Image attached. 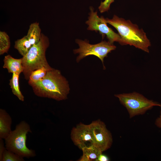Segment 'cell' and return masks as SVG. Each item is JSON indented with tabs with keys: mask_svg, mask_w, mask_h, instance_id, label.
<instances>
[{
	"mask_svg": "<svg viewBox=\"0 0 161 161\" xmlns=\"http://www.w3.org/2000/svg\"><path fill=\"white\" fill-rule=\"evenodd\" d=\"M30 85L36 96L57 101L66 99L70 91L68 81L60 71L53 68L42 79Z\"/></svg>",
	"mask_w": 161,
	"mask_h": 161,
	"instance_id": "obj_1",
	"label": "cell"
},
{
	"mask_svg": "<svg viewBox=\"0 0 161 161\" xmlns=\"http://www.w3.org/2000/svg\"><path fill=\"white\" fill-rule=\"evenodd\" d=\"M107 23L114 27L118 31L121 39V45H129L149 52L148 48L151 45L146 33L138 26L129 20L119 18L114 15L113 18H105Z\"/></svg>",
	"mask_w": 161,
	"mask_h": 161,
	"instance_id": "obj_2",
	"label": "cell"
},
{
	"mask_svg": "<svg viewBox=\"0 0 161 161\" xmlns=\"http://www.w3.org/2000/svg\"><path fill=\"white\" fill-rule=\"evenodd\" d=\"M48 38L42 33L41 40L32 45L27 53L23 56V73L24 78L28 80L31 72L36 69L45 67L52 68L48 64L46 57V52L49 46Z\"/></svg>",
	"mask_w": 161,
	"mask_h": 161,
	"instance_id": "obj_3",
	"label": "cell"
},
{
	"mask_svg": "<svg viewBox=\"0 0 161 161\" xmlns=\"http://www.w3.org/2000/svg\"><path fill=\"white\" fill-rule=\"evenodd\" d=\"M29 132H31L30 125L24 121H21L4 139L6 149L23 158L35 156V151L26 146L27 135Z\"/></svg>",
	"mask_w": 161,
	"mask_h": 161,
	"instance_id": "obj_4",
	"label": "cell"
},
{
	"mask_svg": "<svg viewBox=\"0 0 161 161\" xmlns=\"http://www.w3.org/2000/svg\"><path fill=\"white\" fill-rule=\"evenodd\" d=\"M114 96L126 108L130 118L143 115L154 106L161 107L160 103L149 100L137 92L117 94Z\"/></svg>",
	"mask_w": 161,
	"mask_h": 161,
	"instance_id": "obj_5",
	"label": "cell"
},
{
	"mask_svg": "<svg viewBox=\"0 0 161 161\" xmlns=\"http://www.w3.org/2000/svg\"><path fill=\"white\" fill-rule=\"evenodd\" d=\"M75 42L79 46L78 49L73 50L74 54H79L76 58L77 62L87 56L94 55L101 61L104 69H105L103 64L104 58L107 56L109 53L115 50L116 48L113 44L106 41H102L95 44H89L87 40L83 41L79 39H76Z\"/></svg>",
	"mask_w": 161,
	"mask_h": 161,
	"instance_id": "obj_6",
	"label": "cell"
},
{
	"mask_svg": "<svg viewBox=\"0 0 161 161\" xmlns=\"http://www.w3.org/2000/svg\"><path fill=\"white\" fill-rule=\"evenodd\" d=\"M90 10L88 20L86 22L88 25L87 30L95 31L97 32H99L103 38L106 35L108 41L111 44H113L114 42H117L120 44L121 39L120 35L107 26L105 18L103 16L99 17L97 11L94 12L92 7H90Z\"/></svg>",
	"mask_w": 161,
	"mask_h": 161,
	"instance_id": "obj_7",
	"label": "cell"
},
{
	"mask_svg": "<svg viewBox=\"0 0 161 161\" xmlns=\"http://www.w3.org/2000/svg\"><path fill=\"white\" fill-rule=\"evenodd\" d=\"M90 125L93 145L103 152L109 149L112 143V137L105 123L100 120H97L92 121Z\"/></svg>",
	"mask_w": 161,
	"mask_h": 161,
	"instance_id": "obj_8",
	"label": "cell"
},
{
	"mask_svg": "<svg viewBox=\"0 0 161 161\" xmlns=\"http://www.w3.org/2000/svg\"><path fill=\"white\" fill-rule=\"evenodd\" d=\"M70 136L74 144L81 150L85 147L93 145L90 124L80 123L78 124L72 129Z\"/></svg>",
	"mask_w": 161,
	"mask_h": 161,
	"instance_id": "obj_9",
	"label": "cell"
},
{
	"mask_svg": "<svg viewBox=\"0 0 161 161\" xmlns=\"http://www.w3.org/2000/svg\"><path fill=\"white\" fill-rule=\"evenodd\" d=\"M3 67L7 69L9 73L20 74L23 72L24 69L22 58L16 59L10 55L5 56L4 59Z\"/></svg>",
	"mask_w": 161,
	"mask_h": 161,
	"instance_id": "obj_10",
	"label": "cell"
},
{
	"mask_svg": "<svg viewBox=\"0 0 161 161\" xmlns=\"http://www.w3.org/2000/svg\"><path fill=\"white\" fill-rule=\"evenodd\" d=\"M12 120L10 115L4 109H0V139H5L12 131Z\"/></svg>",
	"mask_w": 161,
	"mask_h": 161,
	"instance_id": "obj_11",
	"label": "cell"
},
{
	"mask_svg": "<svg viewBox=\"0 0 161 161\" xmlns=\"http://www.w3.org/2000/svg\"><path fill=\"white\" fill-rule=\"evenodd\" d=\"M83 154L79 161H97L100 155L103 152L94 145L83 148Z\"/></svg>",
	"mask_w": 161,
	"mask_h": 161,
	"instance_id": "obj_12",
	"label": "cell"
},
{
	"mask_svg": "<svg viewBox=\"0 0 161 161\" xmlns=\"http://www.w3.org/2000/svg\"><path fill=\"white\" fill-rule=\"evenodd\" d=\"M41 31L38 22H34L30 25L26 36L32 46L38 43L41 40Z\"/></svg>",
	"mask_w": 161,
	"mask_h": 161,
	"instance_id": "obj_13",
	"label": "cell"
},
{
	"mask_svg": "<svg viewBox=\"0 0 161 161\" xmlns=\"http://www.w3.org/2000/svg\"><path fill=\"white\" fill-rule=\"evenodd\" d=\"M32 46L26 35L15 41L14 48L21 55L24 56L27 53Z\"/></svg>",
	"mask_w": 161,
	"mask_h": 161,
	"instance_id": "obj_14",
	"label": "cell"
},
{
	"mask_svg": "<svg viewBox=\"0 0 161 161\" xmlns=\"http://www.w3.org/2000/svg\"><path fill=\"white\" fill-rule=\"evenodd\" d=\"M19 75L13 73L11 78L10 80L9 85L13 93L21 101H24V97L21 92L19 84Z\"/></svg>",
	"mask_w": 161,
	"mask_h": 161,
	"instance_id": "obj_15",
	"label": "cell"
},
{
	"mask_svg": "<svg viewBox=\"0 0 161 161\" xmlns=\"http://www.w3.org/2000/svg\"><path fill=\"white\" fill-rule=\"evenodd\" d=\"M51 69L43 67L32 71L28 80L29 85L36 83L42 79L46 75L47 71Z\"/></svg>",
	"mask_w": 161,
	"mask_h": 161,
	"instance_id": "obj_16",
	"label": "cell"
},
{
	"mask_svg": "<svg viewBox=\"0 0 161 161\" xmlns=\"http://www.w3.org/2000/svg\"><path fill=\"white\" fill-rule=\"evenodd\" d=\"M10 46L9 36L5 32H0V55L7 53Z\"/></svg>",
	"mask_w": 161,
	"mask_h": 161,
	"instance_id": "obj_17",
	"label": "cell"
},
{
	"mask_svg": "<svg viewBox=\"0 0 161 161\" xmlns=\"http://www.w3.org/2000/svg\"><path fill=\"white\" fill-rule=\"evenodd\" d=\"M24 158L5 148L0 161H24Z\"/></svg>",
	"mask_w": 161,
	"mask_h": 161,
	"instance_id": "obj_18",
	"label": "cell"
},
{
	"mask_svg": "<svg viewBox=\"0 0 161 161\" xmlns=\"http://www.w3.org/2000/svg\"><path fill=\"white\" fill-rule=\"evenodd\" d=\"M114 0H105L101 2L98 9L101 13L108 11L110 9L111 4L114 1Z\"/></svg>",
	"mask_w": 161,
	"mask_h": 161,
	"instance_id": "obj_19",
	"label": "cell"
},
{
	"mask_svg": "<svg viewBox=\"0 0 161 161\" xmlns=\"http://www.w3.org/2000/svg\"><path fill=\"white\" fill-rule=\"evenodd\" d=\"M3 140L0 139V159H1L2 154L6 148Z\"/></svg>",
	"mask_w": 161,
	"mask_h": 161,
	"instance_id": "obj_20",
	"label": "cell"
},
{
	"mask_svg": "<svg viewBox=\"0 0 161 161\" xmlns=\"http://www.w3.org/2000/svg\"><path fill=\"white\" fill-rule=\"evenodd\" d=\"M155 124L157 127L161 129V107L160 114L156 119L155 122Z\"/></svg>",
	"mask_w": 161,
	"mask_h": 161,
	"instance_id": "obj_21",
	"label": "cell"
},
{
	"mask_svg": "<svg viewBox=\"0 0 161 161\" xmlns=\"http://www.w3.org/2000/svg\"><path fill=\"white\" fill-rule=\"evenodd\" d=\"M109 160V157L106 155L102 153L98 157L97 161H108Z\"/></svg>",
	"mask_w": 161,
	"mask_h": 161,
	"instance_id": "obj_22",
	"label": "cell"
}]
</instances>
